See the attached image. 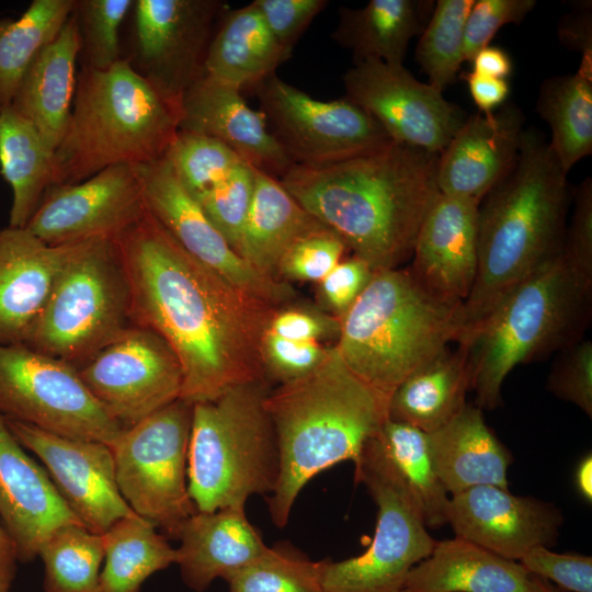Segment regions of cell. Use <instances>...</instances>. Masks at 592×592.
Masks as SVG:
<instances>
[{
	"label": "cell",
	"instance_id": "obj_1",
	"mask_svg": "<svg viewBox=\"0 0 592 592\" xmlns=\"http://www.w3.org/2000/svg\"><path fill=\"white\" fill-rule=\"evenodd\" d=\"M114 243L132 323L153 331L174 352L183 377L180 399L210 401L266 379L261 342L275 307L191 257L148 209Z\"/></svg>",
	"mask_w": 592,
	"mask_h": 592
},
{
	"label": "cell",
	"instance_id": "obj_2",
	"mask_svg": "<svg viewBox=\"0 0 592 592\" xmlns=\"http://www.w3.org/2000/svg\"><path fill=\"white\" fill-rule=\"evenodd\" d=\"M439 155L396 141L342 161L293 164L278 180L374 272L411 257L437 196Z\"/></svg>",
	"mask_w": 592,
	"mask_h": 592
},
{
	"label": "cell",
	"instance_id": "obj_3",
	"mask_svg": "<svg viewBox=\"0 0 592 592\" xmlns=\"http://www.w3.org/2000/svg\"><path fill=\"white\" fill-rule=\"evenodd\" d=\"M568 195L567 173L548 143L524 129L513 166L479 204L477 273L458 339L561 252Z\"/></svg>",
	"mask_w": 592,
	"mask_h": 592
},
{
	"label": "cell",
	"instance_id": "obj_4",
	"mask_svg": "<svg viewBox=\"0 0 592 592\" xmlns=\"http://www.w3.org/2000/svg\"><path fill=\"white\" fill-rule=\"evenodd\" d=\"M389 398L357 377L334 345L309 374L271 388L265 408L280 451V478L267 499L270 517L284 527L301 489L319 473L355 463L388 419Z\"/></svg>",
	"mask_w": 592,
	"mask_h": 592
},
{
	"label": "cell",
	"instance_id": "obj_5",
	"mask_svg": "<svg viewBox=\"0 0 592 592\" xmlns=\"http://www.w3.org/2000/svg\"><path fill=\"white\" fill-rule=\"evenodd\" d=\"M179 132V110L122 58L106 70L83 67L69 122L54 152L53 185L75 184L115 164L166 156Z\"/></svg>",
	"mask_w": 592,
	"mask_h": 592
},
{
	"label": "cell",
	"instance_id": "obj_6",
	"mask_svg": "<svg viewBox=\"0 0 592 592\" xmlns=\"http://www.w3.org/2000/svg\"><path fill=\"white\" fill-rule=\"evenodd\" d=\"M592 282L561 252L515 286L457 343L466 353L478 408L501 403L504 379L517 365L542 360L582 339Z\"/></svg>",
	"mask_w": 592,
	"mask_h": 592
},
{
	"label": "cell",
	"instance_id": "obj_7",
	"mask_svg": "<svg viewBox=\"0 0 592 592\" xmlns=\"http://www.w3.org/2000/svg\"><path fill=\"white\" fill-rule=\"evenodd\" d=\"M460 307L432 295L409 269L377 271L340 317L334 346L357 377L389 398L410 373L457 341Z\"/></svg>",
	"mask_w": 592,
	"mask_h": 592
},
{
	"label": "cell",
	"instance_id": "obj_8",
	"mask_svg": "<svg viewBox=\"0 0 592 592\" xmlns=\"http://www.w3.org/2000/svg\"><path fill=\"white\" fill-rule=\"evenodd\" d=\"M270 390L269 380H255L193 405L187 485L197 511L244 508L251 496L275 491L281 464Z\"/></svg>",
	"mask_w": 592,
	"mask_h": 592
},
{
	"label": "cell",
	"instance_id": "obj_9",
	"mask_svg": "<svg viewBox=\"0 0 592 592\" xmlns=\"http://www.w3.org/2000/svg\"><path fill=\"white\" fill-rule=\"evenodd\" d=\"M132 326L114 239L94 238L73 244L23 344L79 367Z\"/></svg>",
	"mask_w": 592,
	"mask_h": 592
},
{
	"label": "cell",
	"instance_id": "obj_10",
	"mask_svg": "<svg viewBox=\"0 0 592 592\" xmlns=\"http://www.w3.org/2000/svg\"><path fill=\"white\" fill-rule=\"evenodd\" d=\"M354 480L365 486L377 508L372 543L361 555L325 559V592H399L410 570L425 559L436 540L391 467L376 436L354 463Z\"/></svg>",
	"mask_w": 592,
	"mask_h": 592
},
{
	"label": "cell",
	"instance_id": "obj_11",
	"mask_svg": "<svg viewBox=\"0 0 592 592\" xmlns=\"http://www.w3.org/2000/svg\"><path fill=\"white\" fill-rule=\"evenodd\" d=\"M193 405L178 399L133 426L112 446L118 490L140 517L175 538L197 512L187 485Z\"/></svg>",
	"mask_w": 592,
	"mask_h": 592
},
{
	"label": "cell",
	"instance_id": "obj_12",
	"mask_svg": "<svg viewBox=\"0 0 592 592\" xmlns=\"http://www.w3.org/2000/svg\"><path fill=\"white\" fill-rule=\"evenodd\" d=\"M0 414L109 446L123 430L88 390L77 367L24 344L0 345Z\"/></svg>",
	"mask_w": 592,
	"mask_h": 592
},
{
	"label": "cell",
	"instance_id": "obj_13",
	"mask_svg": "<svg viewBox=\"0 0 592 592\" xmlns=\"http://www.w3.org/2000/svg\"><path fill=\"white\" fill-rule=\"evenodd\" d=\"M254 91L270 132L293 164L334 163L392 141L371 114L345 96L318 100L276 75Z\"/></svg>",
	"mask_w": 592,
	"mask_h": 592
},
{
	"label": "cell",
	"instance_id": "obj_14",
	"mask_svg": "<svg viewBox=\"0 0 592 592\" xmlns=\"http://www.w3.org/2000/svg\"><path fill=\"white\" fill-rule=\"evenodd\" d=\"M134 53L128 58L169 103L180 110L203 75L206 53L221 14L219 0L134 1Z\"/></svg>",
	"mask_w": 592,
	"mask_h": 592
},
{
	"label": "cell",
	"instance_id": "obj_15",
	"mask_svg": "<svg viewBox=\"0 0 592 592\" xmlns=\"http://www.w3.org/2000/svg\"><path fill=\"white\" fill-rule=\"evenodd\" d=\"M78 373L104 411L123 429L180 399L182 369L168 343L153 331L129 327Z\"/></svg>",
	"mask_w": 592,
	"mask_h": 592
},
{
	"label": "cell",
	"instance_id": "obj_16",
	"mask_svg": "<svg viewBox=\"0 0 592 592\" xmlns=\"http://www.w3.org/2000/svg\"><path fill=\"white\" fill-rule=\"evenodd\" d=\"M345 98L371 114L391 140L440 155L465 121L443 92L403 65L354 62L343 75Z\"/></svg>",
	"mask_w": 592,
	"mask_h": 592
},
{
	"label": "cell",
	"instance_id": "obj_17",
	"mask_svg": "<svg viewBox=\"0 0 592 592\" xmlns=\"http://www.w3.org/2000/svg\"><path fill=\"white\" fill-rule=\"evenodd\" d=\"M138 170L148 212L191 257L272 307L292 303L295 291L285 281L261 275L235 251L180 184L164 157L139 164Z\"/></svg>",
	"mask_w": 592,
	"mask_h": 592
},
{
	"label": "cell",
	"instance_id": "obj_18",
	"mask_svg": "<svg viewBox=\"0 0 592 592\" xmlns=\"http://www.w3.org/2000/svg\"><path fill=\"white\" fill-rule=\"evenodd\" d=\"M146 210L138 166L115 164L79 183L50 186L26 228L49 246L114 239Z\"/></svg>",
	"mask_w": 592,
	"mask_h": 592
},
{
	"label": "cell",
	"instance_id": "obj_19",
	"mask_svg": "<svg viewBox=\"0 0 592 592\" xmlns=\"http://www.w3.org/2000/svg\"><path fill=\"white\" fill-rule=\"evenodd\" d=\"M5 422L20 444L41 459L65 503L90 532L103 534L117 521L138 516L118 490L107 444L57 435L10 419Z\"/></svg>",
	"mask_w": 592,
	"mask_h": 592
},
{
	"label": "cell",
	"instance_id": "obj_20",
	"mask_svg": "<svg viewBox=\"0 0 592 592\" xmlns=\"http://www.w3.org/2000/svg\"><path fill=\"white\" fill-rule=\"evenodd\" d=\"M562 523V512L553 503L496 486L454 494L447 508L455 536L515 561L533 547L555 545Z\"/></svg>",
	"mask_w": 592,
	"mask_h": 592
},
{
	"label": "cell",
	"instance_id": "obj_21",
	"mask_svg": "<svg viewBox=\"0 0 592 592\" xmlns=\"http://www.w3.org/2000/svg\"><path fill=\"white\" fill-rule=\"evenodd\" d=\"M479 204L477 200L439 193L412 249V276L449 304L462 305L476 278Z\"/></svg>",
	"mask_w": 592,
	"mask_h": 592
},
{
	"label": "cell",
	"instance_id": "obj_22",
	"mask_svg": "<svg viewBox=\"0 0 592 592\" xmlns=\"http://www.w3.org/2000/svg\"><path fill=\"white\" fill-rule=\"evenodd\" d=\"M179 130L214 138L244 163L276 179L293 166L263 113L250 107L240 90L204 73L181 100Z\"/></svg>",
	"mask_w": 592,
	"mask_h": 592
},
{
	"label": "cell",
	"instance_id": "obj_23",
	"mask_svg": "<svg viewBox=\"0 0 592 592\" xmlns=\"http://www.w3.org/2000/svg\"><path fill=\"white\" fill-rule=\"evenodd\" d=\"M24 449L0 414V520L18 560L29 562L37 557L42 543L52 532L81 523L46 469Z\"/></svg>",
	"mask_w": 592,
	"mask_h": 592
},
{
	"label": "cell",
	"instance_id": "obj_24",
	"mask_svg": "<svg viewBox=\"0 0 592 592\" xmlns=\"http://www.w3.org/2000/svg\"><path fill=\"white\" fill-rule=\"evenodd\" d=\"M523 124L522 112L512 104L499 112H478L465 118L439 155V192L481 202L513 166Z\"/></svg>",
	"mask_w": 592,
	"mask_h": 592
},
{
	"label": "cell",
	"instance_id": "obj_25",
	"mask_svg": "<svg viewBox=\"0 0 592 592\" xmlns=\"http://www.w3.org/2000/svg\"><path fill=\"white\" fill-rule=\"evenodd\" d=\"M75 243L49 246L26 227H0V345L23 344Z\"/></svg>",
	"mask_w": 592,
	"mask_h": 592
},
{
	"label": "cell",
	"instance_id": "obj_26",
	"mask_svg": "<svg viewBox=\"0 0 592 592\" xmlns=\"http://www.w3.org/2000/svg\"><path fill=\"white\" fill-rule=\"evenodd\" d=\"M175 539L180 574L187 588L206 590L214 580L230 574L259 558L269 546L249 522L244 508L200 512L180 526Z\"/></svg>",
	"mask_w": 592,
	"mask_h": 592
},
{
	"label": "cell",
	"instance_id": "obj_27",
	"mask_svg": "<svg viewBox=\"0 0 592 592\" xmlns=\"http://www.w3.org/2000/svg\"><path fill=\"white\" fill-rule=\"evenodd\" d=\"M80 53L79 26L72 12L54 41L34 59L10 105L38 130L54 152L71 114Z\"/></svg>",
	"mask_w": 592,
	"mask_h": 592
},
{
	"label": "cell",
	"instance_id": "obj_28",
	"mask_svg": "<svg viewBox=\"0 0 592 592\" xmlns=\"http://www.w3.org/2000/svg\"><path fill=\"white\" fill-rule=\"evenodd\" d=\"M426 441L434 470L447 493L478 486L509 489L512 455L477 406L466 403L445 425L426 433Z\"/></svg>",
	"mask_w": 592,
	"mask_h": 592
},
{
	"label": "cell",
	"instance_id": "obj_29",
	"mask_svg": "<svg viewBox=\"0 0 592 592\" xmlns=\"http://www.w3.org/2000/svg\"><path fill=\"white\" fill-rule=\"evenodd\" d=\"M531 573L515 560L455 536L436 542L409 572L411 592H528Z\"/></svg>",
	"mask_w": 592,
	"mask_h": 592
},
{
	"label": "cell",
	"instance_id": "obj_30",
	"mask_svg": "<svg viewBox=\"0 0 592 592\" xmlns=\"http://www.w3.org/2000/svg\"><path fill=\"white\" fill-rule=\"evenodd\" d=\"M291 57L267 29L253 2L227 9L210 39L203 73L241 92L276 75Z\"/></svg>",
	"mask_w": 592,
	"mask_h": 592
},
{
	"label": "cell",
	"instance_id": "obj_31",
	"mask_svg": "<svg viewBox=\"0 0 592 592\" xmlns=\"http://www.w3.org/2000/svg\"><path fill=\"white\" fill-rule=\"evenodd\" d=\"M326 228L284 187L254 169V190L238 247L239 255L258 273L281 281L280 262L299 238Z\"/></svg>",
	"mask_w": 592,
	"mask_h": 592
},
{
	"label": "cell",
	"instance_id": "obj_32",
	"mask_svg": "<svg viewBox=\"0 0 592 592\" xmlns=\"http://www.w3.org/2000/svg\"><path fill=\"white\" fill-rule=\"evenodd\" d=\"M471 373L463 348L440 351L410 373L391 392L388 419L425 433L451 421L466 405Z\"/></svg>",
	"mask_w": 592,
	"mask_h": 592
},
{
	"label": "cell",
	"instance_id": "obj_33",
	"mask_svg": "<svg viewBox=\"0 0 592 592\" xmlns=\"http://www.w3.org/2000/svg\"><path fill=\"white\" fill-rule=\"evenodd\" d=\"M434 2L371 0L364 7H341L332 39L352 53L353 61L403 65L412 37L424 29Z\"/></svg>",
	"mask_w": 592,
	"mask_h": 592
},
{
	"label": "cell",
	"instance_id": "obj_34",
	"mask_svg": "<svg viewBox=\"0 0 592 592\" xmlns=\"http://www.w3.org/2000/svg\"><path fill=\"white\" fill-rule=\"evenodd\" d=\"M54 150L11 106L0 111V171L12 191L9 226L24 228L50 187Z\"/></svg>",
	"mask_w": 592,
	"mask_h": 592
},
{
	"label": "cell",
	"instance_id": "obj_35",
	"mask_svg": "<svg viewBox=\"0 0 592 592\" xmlns=\"http://www.w3.org/2000/svg\"><path fill=\"white\" fill-rule=\"evenodd\" d=\"M536 111L548 124L549 148L568 174L592 152V60L581 58L574 73L545 79Z\"/></svg>",
	"mask_w": 592,
	"mask_h": 592
},
{
	"label": "cell",
	"instance_id": "obj_36",
	"mask_svg": "<svg viewBox=\"0 0 592 592\" xmlns=\"http://www.w3.org/2000/svg\"><path fill=\"white\" fill-rule=\"evenodd\" d=\"M102 535L104 560L99 592H139L151 574L177 561V548L140 516L124 517Z\"/></svg>",
	"mask_w": 592,
	"mask_h": 592
},
{
	"label": "cell",
	"instance_id": "obj_37",
	"mask_svg": "<svg viewBox=\"0 0 592 592\" xmlns=\"http://www.w3.org/2000/svg\"><path fill=\"white\" fill-rule=\"evenodd\" d=\"M76 0H33L18 19H0V111L10 106L37 55L58 35Z\"/></svg>",
	"mask_w": 592,
	"mask_h": 592
},
{
	"label": "cell",
	"instance_id": "obj_38",
	"mask_svg": "<svg viewBox=\"0 0 592 592\" xmlns=\"http://www.w3.org/2000/svg\"><path fill=\"white\" fill-rule=\"evenodd\" d=\"M377 437L424 525L439 528L447 524L449 498L434 470L426 433L387 419Z\"/></svg>",
	"mask_w": 592,
	"mask_h": 592
},
{
	"label": "cell",
	"instance_id": "obj_39",
	"mask_svg": "<svg viewBox=\"0 0 592 592\" xmlns=\"http://www.w3.org/2000/svg\"><path fill=\"white\" fill-rule=\"evenodd\" d=\"M37 557L44 563L46 592H99L104 560L102 534L81 524L60 526L42 543Z\"/></svg>",
	"mask_w": 592,
	"mask_h": 592
},
{
	"label": "cell",
	"instance_id": "obj_40",
	"mask_svg": "<svg viewBox=\"0 0 592 592\" xmlns=\"http://www.w3.org/2000/svg\"><path fill=\"white\" fill-rule=\"evenodd\" d=\"M474 0H439L422 30L415 60L431 86L440 91L455 81L465 61L464 33Z\"/></svg>",
	"mask_w": 592,
	"mask_h": 592
},
{
	"label": "cell",
	"instance_id": "obj_41",
	"mask_svg": "<svg viewBox=\"0 0 592 592\" xmlns=\"http://www.w3.org/2000/svg\"><path fill=\"white\" fill-rule=\"evenodd\" d=\"M323 560H311L291 544L280 543L230 574L229 592H325Z\"/></svg>",
	"mask_w": 592,
	"mask_h": 592
},
{
	"label": "cell",
	"instance_id": "obj_42",
	"mask_svg": "<svg viewBox=\"0 0 592 592\" xmlns=\"http://www.w3.org/2000/svg\"><path fill=\"white\" fill-rule=\"evenodd\" d=\"M164 158L180 184L195 200L243 162L218 140L184 130L178 132Z\"/></svg>",
	"mask_w": 592,
	"mask_h": 592
},
{
	"label": "cell",
	"instance_id": "obj_43",
	"mask_svg": "<svg viewBox=\"0 0 592 592\" xmlns=\"http://www.w3.org/2000/svg\"><path fill=\"white\" fill-rule=\"evenodd\" d=\"M133 5V0H76L83 67L106 70L123 58L119 29Z\"/></svg>",
	"mask_w": 592,
	"mask_h": 592
},
{
	"label": "cell",
	"instance_id": "obj_44",
	"mask_svg": "<svg viewBox=\"0 0 592 592\" xmlns=\"http://www.w3.org/2000/svg\"><path fill=\"white\" fill-rule=\"evenodd\" d=\"M253 190L254 168L241 162L218 184L196 200L212 224L237 253Z\"/></svg>",
	"mask_w": 592,
	"mask_h": 592
},
{
	"label": "cell",
	"instance_id": "obj_45",
	"mask_svg": "<svg viewBox=\"0 0 592 592\" xmlns=\"http://www.w3.org/2000/svg\"><path fill=\"white\" fill-rule=\"evenodd\" d=\"M346 249L342 239L329 228L312 231L285 252L277 276L281 281L319 283L342 260Z\"/></svg>",
	"mask_w": 592,
	"mask_h": 592
},
{
	"label": "cell",
	"instance_id": "obj_46",
	"mask_svg": "<svg viewBox=\"0 0 592 592\" xmlns=\"http://www.w3.org/2000/svg\"><path fill=\"white\" fill-rule=\"evenodd\" d=\"M549 391L592 417V342L579 340L558 352L547 379Z\"/></svg>",
	"mask_w": 592,
	"mask_h": 592
},
{
	"label": "cell",
	"instance_id": "obj_47",
	"mask_svg": "<svg viewBox=\"0 0 592 592\" xmlns=\"http://www.w3.org/2000/svg\"><path fill=\"white\" fill-rule=\"evenodd\" d=\"M331 348L319 342L284 339L265 330L261 357L266 379L283 384L300 378L317 368Z\"/></svg>",
	"mask_w": 592,
	"mask_h": 592
},
{
	"label": "cell",
	"instance_id": "obj_48",
	"mask_svg": "<svg viewBox=\"0 0 592 592\" xmlns=\"http://www.w3.org/2000/svg\"><path fill=\"white\" fill-rule=\"evenodd\" d=\"M535 0H474L464 33V58L488 46L497 32L508 24H520L536 7Z\"/></svg>",
	"mask_w": 592,
	"mask_h": 592
},
{
	"label": "cell",
	"instance_id": "obj_49",
	"mask_svg": "<svg viewBox=\"0 0 592 592\" xmlns=\"http://www.w3.org/2000/svg\"><path fill=\"white\" fill-rule=\"evenodd\" d=\"M519 562L531 574L555 582L562 591L592 592V558L581 554H557L548 547L530 549Z\"/></svg>",
	"mask_w": 592,
	"mask_h": 592
},
{
	"label": "cell",
	"instance_id": "obj_50",
	"mask_svg": "<svg viewBox=\"0 0 592 592\" xmlns=\"http://www.w3.org/2000/svg\"><path fill=\"white\" fill-rule=\"evenodd\" d=\"M276 42L292 50L315 18L329 4L327 0H254Z\"/></svg>",
	"mask_w": 592,
	"mask_h": 592
},
{
	"label": "cell",
	"instance_id": "obj_51",
	"mask_svg": "<svg viewBox=\"0 0 592 592\" xmlns=\"http://www.w3.org/2000/svg\"><path fill=\"white\" fill-rule=\"evenodd\" d=\"M291 304L273 311L266 326L267 332L295 341L338 340L339 317L319 308Z\"/></svg>",
	"mask_w": 592,
	"mask_h": 592
},
{
	"label": "cell",
	"instance_id": "obj_52",
	"mask_svg": "<svg viewBox=\"0 0 592 592\" xmlns=\"http://www.w3.org/2000/svg\"><path fill=\"white\" fill-rule=\"evenodd\" d=\"M562 257L580 276L592 282L591 178H585L576 189L570 226L563 236Z\"/></svg>",
	"mask_w": 592,
	"mask_h": 592
},
{
	"label": "cell",
	"instance_id": "obj_53",
	"mask_svg": "<svg viewBox=\"0 0 592 592\" xmlns=\"http://www.w3.org/2000/svg\"><path fill=\"white\" fill-rule=\"evenodd\" d=\"M374 271L363 260H341L319 284V296L327 311L341 317L369 283Z\"/></svg>",
	"mask_w": 592,
	"mask_h": 592
},
{
	"label": "cell",
	"instance_id": "obj_54",
	"mask_svg": "<svg viewBox=\"0 0 592 592\" xmlns=\"http://www.w3.org/2000/svg\"><path fill=\"white\" fill-rule=\"evenodd\" d=\"M558 34L569 49L580 52L583 59L592 60V18L587 4L560 20Z\"/></svg>",
	"mask_w": 592,
	"mask_h": 592
},
{
	"label": "cell",
	"instance_id": "obj_55",
	"mask_svg": "<svg viewBox=\"0 0 592 592\" xmlns=\"http://www.w3.org/2000/svg\"><path fill=\"white\" fill-rule=\"evenodd\" d=\"M464 79L480 113H493L510 94V84L505 79L487 77L474 71L466 72Z\"/></svg>",
	"mask_w": 592,
	"mask_h": 592
},
{
	"label": "cell",
	"instance_id": "obj_56",
	"mask_svg": "<svg viewBox=\"0 0 592 592\" xmlns=\"http://www.w3.org/2000/svg\"><path fill=\"white\" fill-rule=\"evenodd\" d=\"M473 71L482 76L505 79L512 72V60L501 47L488 45L478 50L473 59Z\"/></svg>",
	"mask_w": 592,
	"mask_h": 592
},
{
	"label": "cell",
	"instance_id": "obj_57",
	"mask_svg": "<svg viewBox=\"0 0 592 592\" xmlns=\"http://www.w3.org/2000/svg\"><path fill=\"white\" fill-rule=\"evenodd\" d=\"M18 561L14 545L0 520V592L10 591Z\"/></svg>",
	"mask_w": 592,
	"mask_h": 592
},
{
	"label": "cell",
	"instance_id": "obj_58",
	"mask_svg": "<svg viewBox=\"0 0 592 592\" xmlns=\"http://www.w3.org/2000/svg\"><path fill=\"white\" fill-rule=\"evenodd\" d=\"M574 483L580 496L587 501L592 500V456L585 455L577 465Z\"/></svg>",
	"mask_w": 592,
	"mask_h": 592
},
{
	"label": "cell",
	"instance_id": "obj_59",
	"mask_svg": "<svg viewBox=\"0 0 592 592\" xmlns=\"http://www.w3.org/2000/svg\"><path fill=\"white\" fill-rule=\"evenodd\" d=\"M528 592H565L559 588L554 587L544 578L531 574V583Z\"/></svg>",
	"mask_w": 592,
	"mask_h": 592
},
{
	"label": "cell",
	"instance_id": "obj_60",
	"mask_svg": "<svg viewBox=\"0 0 592 592\" xmlns=\"http://www.w3.org/2000/svg\"><path fill=\"white\" fill-rule=\"evenodd\" d=\"M399 592H411V591H409V590H407V589H402V590L399 591Z\"/></svg>",
	"mask_w": 592,
	"mask_h": 592
},
{
	"label": "cell",
	"instance_id": "obj_61",
	"mask_svg": "<svg viewBox=\"0 0 592 592\" xmlns=\"http://www.w3.org/2000/svg\"><path fill=\"white\" fill-rule=\"evenodd\" d=\"M8 592H10V591H8Z\"/></svg>",
	"mask_w": 592,
	"mask_h": 592
}]
</instances>
